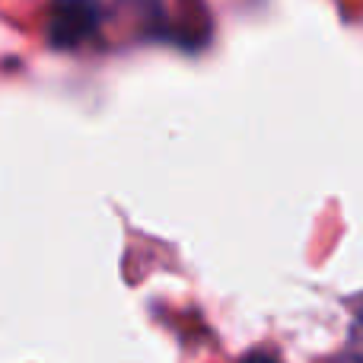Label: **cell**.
I'll use <instances>...</instances> for the list:
<instances>
[{"instance_id": "cell-2", "label": "cell", "mask_w": 363, "mask_h": 363, "mask_svg": "<svg viewBox=\"0 0 363 363\" xmlns=\"http://www.w3.org/2000/svg\"><path fill=\"white\" fill-rule=\"evenodd\" d=\"M242 363H277V360L271 357V354H262V351H255V354H249V357H245Z\"/></svg>"}, {"instance_id": "cell-1", "label": "cell", "mask_w": 363, "mask_h": 363, "mask_svg": "<svg viewBox=\"0 0 363 363\" xmlns=\"http://www.w3.org/2000/svg\"><path fill=\"white\" fill-rule=\"evenodd\" d=\"M96 29V6L89 0H57L51 10L48 38L55 45H77Z\"/></svg>"}]
</instances>
